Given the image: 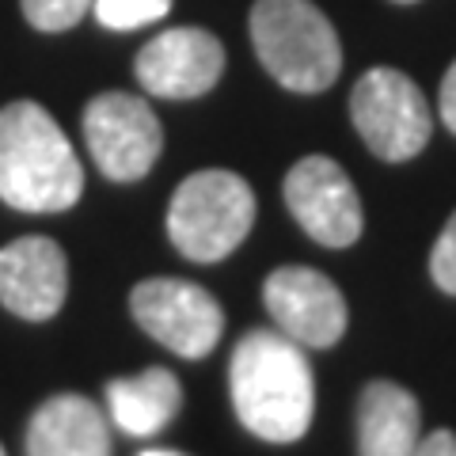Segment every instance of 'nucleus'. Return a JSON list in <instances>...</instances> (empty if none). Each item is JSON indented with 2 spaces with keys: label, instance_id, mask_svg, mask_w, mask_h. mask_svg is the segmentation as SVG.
I'll return each instance as SVG.
<instances>
[{
  "label": "nucleus",
  "instance_id": "obj_1",
  "mask_svg": "<svg viewBox=\"0 0 456 456\" xmlns=\"http://www.w3.org/2000/svg\"><path fill=\"white\" fill-rule=\"evenodd\" d=\"M232 411L255 437L289 445L301 441L316 411V380L305 346L281 331L255 327L236 342L228 362Z\"/></svg>",
  "mask_w": 456,
  "mask_h": 456
},
{
  "label": "nucleus",
  "instance_id": "obj_2",
  "mask_svg": "<svg viewBox=\"0 0 456 456\" xmlns=\"http://www.w3.org/2000/svg\"><path fill=\"white\" fill-rule=\"evenodd\" d=\"M84 194V167L53 114L35 99L0 110V202L20 213H61Z\"/></svg>",
  "mask_w": 456,
  "mask_h": 456
},
{
  "label": "nucleus",
  "instance_id": "obj_3",
  "mask_svg": "<svg viewBox=\"0 0 456 456\" xmlns=\"http://www.w3.org/2000/svg\"><path fill=\"white\" fill-rule=\"evenodd\" d=\"M251 46L281 88L316 95L342 73V46L331 20L312 0H255Z\"/></svg>",
  "mask_w": 456,
  "mask_h": 456
},
{
  "label": "nucleus",
  "instance_id": "obj_4",
  "mask_svg": "<svg viewBox=\"0 0 456 456\" xmlns=\"http://www.w3.org/2000/svg\"><path fill=\"white\" fill-rule=\"evenodd\" d=\"M255 224V191L224 167L194 171L167 206V236L191 263H221L248 240Z\"/></svg>",
  "mask_w": 456,
  "mask_h": 456
},
{
  "label": "nucleus",
  "instance_id": "obj_5",
  "mask_svg": "<svg viewBox=\"0 0 456 456\" xmlns=\"http://www.w3.org/2000/svg\"><path fill=\"white\" fill-rule=\"evenodd\" d=\"M350 118L365 145L388 164H403L411 156H419L434 130L430 107H426L419 84L388 65L369 69L354 84Z\"/></svg>",
  "mask_w": 456,
  "mask_h": 456
},
{
  "label": "nucleus",
  "instance_id": "obj_6",
  "mask_svg": "<svg viewBox=\"0 0 456 456\" xmlns=\"http://www.w3.org/2000/svg\"><path fill=\"white\" fill-rule=\"evenodd\" d=\"M84 141L107 179L137 183L160 160L164 130L156 110L141 95L103 92L84 107Z\"/></svg>",
  "mask_w": 456,
  "mask_h": 456
},
{
  "label": "nucleus",
  "instance_id": "obj_7",
  "mask_svg": "<svg viewBox=\"0 0 456 456\" xmlns=\"http://www.w3.org/2000/svg\"><path fill=\"white\" fill-rule=\"evenodd\" d=\"M130 312L141 323V331L191 362L206 358L224 331V312L213 301V293L183 278L137 281L130 293Z\"/></svg>",
  "mask_w": 456,
  "mask_h": 456
},
{
  "label": "nucleus",
  "instance_id": "obj_8",
  "mask_svg": "<svg viewBox=\"0 0 456 456\" xmlns=\"http://www.w3.org/2000/svg\"><path fill=\"white\" fill-rule=\"evenodd\" d=\"M285 206L293 221L323 248H350L362 236V202L350 175L331 156H305L285 175Z\"/></svg>",
  "mask_w": 456,
  "mask_h": 456
},
{
  "label": "nucleus",
  "instance_id": "obj_9",
  "mask_svg": "<svg viewBox=\"0 0 456 456\" xmlns=\"http://www.w3.org/2000/svg\"><path fill=\"white\" fill-rule=\"evenodd\" d=\"M266 312L281 335L312 350H327L346 335V301L338 285L312 266H278L263 281Z\"/></svg>",
  "mask_w": 456,
  "mask_h": 456
},
{
  "label": "nucleus",
  "instance_id": "obj_10",
  "mask_svg": "<svg viewBox=\"0 0 456 456\" xmlns=\"http://www.w3.org/2000/svg\"><path fill=\"white\" fill-rule=\"evenodd\" d=\"M141 88L160 99H198L224 73V46L202 27H175L145 42L134 61Z\"/></svg>",
  "mask_w": 456,
  "mask_h": 456
},
{
  "label": "nucleus",
  "instance_id": "obj_11",
  "mask_svg": "<svg viewBox=\"0 0 456 456\" xmlns=\"http://www.w3.org/2000/svg\"><path fill=\"white\" fill-rule=\"evenodd\" d=\"M69 297L65 251L50 236H20L0 248V305L20 320H50Z\"/></svg>",
  "mask_w": 456,
  "mask_h": 456
},
{
  "label": "nucleus",
  "instance_id": "obj_12",
  "mask_svg": "<svg viewBox=\"0 0 456 456\" xmlns=\"http://www.w3.org/2000/svg\"><path fill=\"white\" fill-rule=\"evenodd\" d=\"M27 456H110L107 415L88 395H50L27 422Z\"/></svg>",
  "mask_w": 456,
  "mask_h": 456
},
{
  "label": "nucleus",
  "instance_id": "obj_13",
  "mask_svg": "<svg viewBox=\"0 0 456 456\" xmlns=\"http://www.w3.org/2000/svg\"><path fill=\"white\" fill-rule=\"evenodd\" d=\"M419 441V399L403 384L369 380L358 399V456H411Z\"/></svg>",
  "mask_w": 456,
  "mask_h": 456
},
{
  "label": "nucleus",
  "instance_id": "obj_14",
  "mask_svg": "<svg viewBox=\"0 0 456 456\" xmlns=\"http://www.w3.org/2000/svg\"><path fill=\"white\" fill-rule=\"evenodd\" d=\"M179 407H183V384L175 380L171 369L160 365L107 384V411L114 426H122L130 437L160 434L179 415Z\"/></svg>",
  "mask_w": 456,
  "mask_h": 456
},
{
  "label": "nucleus",
  "instance_id": "obj_15",
  "mask_svg": "<svg viewBox=\"0 0 456 456\" xmlns=\"http://www.w3.org/2000/svg\"><path fill=\"white\" fill-rule=\"evenodd\" d=\"M92 12L107 31H137V27L164 20L171 0H95Z\"/></svg>",
  "mask_w": 456,
  "mask_h": 456
},
{
  "label": "nucleus",
  "instance_id": "obj_16",
  "mask_svg": "<svg viewBox=\"0 0 456 456\" xmlns=\"http://www.w3.org/2000/svg\"><path fill=\"white\" fill-rule=\"evenodd\" d=\"M23 4V20L35 27V31H46V35H57V31H69L77 27L88 8L95 0H20Z\"/></svg>",
  "mask_w": 456,
  "mask_h": 456
},
{
  "label": "nucleus",
  "instance_id": "obj_17",
  "mask_svg": "<svg viewBox=\"0 0 456 456\" xmlns=\"http://www.w3.org/2000/svg\"><path fill=\"white\" fill-rule=\"evenodd\" d=\"M430 278L437 281L441 293L456 297V213L445 221V228H441L437 244L430 251Z\"/></svg>",
  "mask_w": 456,
  "mask_h": 456
},
{
  "label": "nucleus",
  "instance_id": "obj_18",
  "mask_svg": "<svg viewBox=\"0 0 456 456\" xmlns=\"http://www.w3.org/2000/svg\"><path fill=\"white\" fill-rule=\"evenodd\" d=\"M411 456H456V434L452 430H434L422 434V441L415 445Z\"/></svg>",
  "mask_w": 456,
  "mask_h": 456
},
{
  "label": "nucleus",
  "instance_id": "obj_19",
  "mask_svg": "<svg viewBox=\"0 0 456 456\" xmlns=\"http://www.w3.org/2000/svg\"><path fill=\"white\" fill-rule=\"evenodd\" d=\"M437 107H441V122L456 134V61L449 65L445 80H441V95H437Z\"/></svg>",
  "mask_w": 456,
  "mask_h": 456
},
{
  "label": "nucleus",
  "instance_id": "obj_20",
  "mask_svg": "<svg viewBox=\"0 0 456 456\" xmlns=\"http://www.w3.org/2000/svg\"><path fill=\"white\" fill-rule=\"evenodd\" d=\"M141 456H187V452H175V449H149V452H141Z\"/></svg>",
  "mask_w": 456,
  "mask_h": 456
},
{
  "label": "nucleus",
  "instance_id": "obj_21",
  "mask_svg": "<svg viewBox=\"0 0 456 456\" xmlns=\"http://www.w3.org/2000/svg\"><path fill=\"white\" fill-rule=\"evenodd\" d=\"M395 4H415V0H395Z\"/></svg>",
  "mask_w": 456,
  "mask_h": 456
},
{
  "label": "nucleus",
  "instance_id": "obj_22",
  "mask_svg": "<svg viewBox=\"0 0 456 456\" xmlns=\"http://www.w3.org/2000/svg\"><path fill=\"white\" fill-rule=\"evenodd\" d=\"M0 456H8V452H4V445H0Z\"/></svg>",
  "mask_w": 456,
  "mask_h": 456
}]
</instances>
